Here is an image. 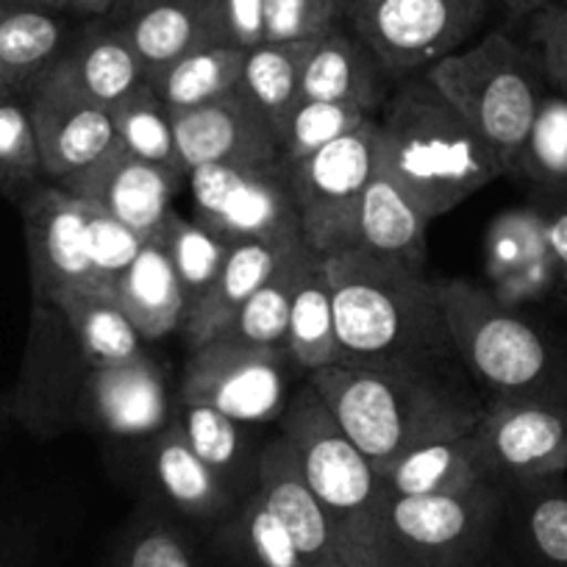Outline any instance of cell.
Here are the masks:
<instances>
[{"mask_svg": "<svg viewBox=\"0 0 567 567\" xmlns=\"http://www.w3.org/2000/svg\"><path fill=\"white\" fill-rule=\"evenodd\" d=\"M526 45L537 56L550 92L567 95V7L548 0L526 18Z\"/></svg>", "mask_w": 567, "mask_h": 567, "instance_id": "cell-46", "label": "cell"}, {"mask_svg": "<svg viewBox=\"0 0 567 567\" xmlns=\"http://www.w3.org/2000/svg\"><path fill=\"white\" fill-rule=\"evenodd\" d=\"M0 567H53L48 526L25 512H0Z\"/></svg>", "mask_w": 567, "mask_h": 567, "instance_id": "cell-47", "label": "cell"}, {"mask_svg": "<svg viewBox=\"0 0 567 567\" xmlns=\"http://www.w3.org/2000/svg\"><path fill=\"white\" fill-rule=\"evenodd\" d=\"M12 420V409H9V398H0V434H3V425Z\"/></svg>", "mask_w": 567, "mask_h": 567, "instance_id": "cell-55", "label": "cell"}, {"mask_svg": "<svg viewBox=\"0 0 567 567\" xmlns=\"http://www.w3.org/2000/svg\"><path fill=\"white\" fill-rule=\"evenodd\" d=\"M281 437L290 443L309 493L334 526L348 565L386 567V504L392 493L309 381L284 409Z\"/></svg>", "mask_w": 567, "mask_h": 567, "instance_id": "cell-5", "label": "cell"}, {"mask_svg": "<svg viewBox=\"0 0 567 567\" xmlns=\"http://www.w3.org/2000/svg\"><path fill=\"white\" fill-rule=\"evenodd\" d=\"M86 206H90V256L95 284L101 292H112L114 296V287H117L120 276L128 270V265L140 254L145 239L134 228L120 223L117 217L106 215V212H101L92 204Z\"/></svg>", "mask_w": 567, "mask_h": 567, "instance_id": "cell-45", "label": "cell"}, {"mask_svg": "<svg viewBox=\"0 0 567 567\" xmlns=\"http://www.w3.org/2000/svg\"><path fill=\"white\" fill-rule=\"evenodd\" d=\"M443 309L460 364L487 401L567 406V340L467 278L443 281Z\"/></svg>", "mask_w": 567, "mask_h": 567, "instance_id": "cell-4", "label": "cell"}, {"mask_svg": "<svg viewBox=\"0 0 567 567\" xmlns=\"http://www.w3.org/2000/svg\"><path fill=\"white\" fill-rule=\"evenodd\" d=\"M92 370L64 315L51 303L34 301L23 373L7 395L12 420L42 437L79 425Z\"/></svg>", "mask_w": 567, "mask_h": 567, "instance_id": "cell-12", "label": "cell"}, {"mask_svg": "<svg viewBox=\"0 0 567 567\" xmlns=\"http://www.w3.org/2000/svg\"><path fill=\"white\" fill-rule=\"evenodd\" d=\"M245 51L228 45H209L187 53L154 73L148 84L159 95L171 114L189 112L195 106L215 101L226 92L237 90L243 75Z\"/></svg>", "mask_w": 567, "mask_h": 567, "instance_id": "cell-35", "label": "cell"}, {"mask_svg": "<svg viewBox=\"0 0 567 567\" xmlns=\"http://www.w3.org/2000/svg\"><path fill=\"white\" fill-rule=\"evenodd\" d=\"M375 120L379 165L429 220L449 215L504 176L487 142L425 73L398 81Z\"/></svg>", "mask_w": 567, "mask_h": 567, "instance_id": "cell-3", "label": "cell"}, {"mask_svg": "<svg viewBox=\"0 0 567 567\" xmlns=\"http://www.w3.org/2000/svg\"><path fill=\"white\" fill-rule=\"evenodd\" d=\"M62 64L73 73L81 90L106 109L117 106L131 92L148 84V73L136 51L109 20H86L75 31Z\"/></svg>", "mask_w": 567, "mask_h": 567, "instance_id": "cell-29", "label": "cell"}, {"mask_svg": "<svg viewBox=\"0 0 567 567\" xmlns=\"http://www.w3.org/2000/svg\"><path fill=\"white\" fill-rule=\"evenodd\" d=\"M156 239L165 248L167 259L173 261V270H176L178 281H182V290L189 309L206 296V290H209L212 281L217 278V272H220L231 245L223 243L217 234L200 226L198 220H189V217L178 215V212L167 215L165 226L156 234Z\"/></svg>", "mask_w": 567, "mask_h": 567, "instance_id": "cell-42", "label": "cell"}, {"mask_svg": "<svg viewBox=\"0 0 567 567\" xmlns=\"http://www.w3.org/2000/svg\"><path fill=\"white\" fill-rule=\"evenodd\" d=\"M301 243L303 239H281V243L254 239V243L231 245L206 296L184 315L182 331L189 351L215 340L226 329L228 320L239 312V307L259 290Z\"/></svg>", "mask_w": 567, "mask_h": 567, "instance_id": "cell-23", "label": "cell"}, {"mask_svg": "<svg viewBox=\"0 0 567 567\" xmlns=\"http://www.w3.org/2000/svg\"><path fill=\"white\" fill-rule=\"evenodd\" d=\"M256 489L272 512L281 517L284 528L290 532L298 554L307 567H351L346 559L334 526L320 509L315 495L309 493L296 454L284 437L272 440L261 449L259 478Z\"/></svg>", "mask_w": 567, "mask_h": 567, "instance_id": "cell-20", "label": "cell"}, {"mask_svg": "<svg viewBox=\"0 0 567 567\" xmlns=\"http://www.w3.org/2000/svg\"><path fill=\"white\" fill-rule=\"evenodd\" d=\"M112 117L114 136H117L114 142L120 148H125L136 159L184 173L182 159H178L176 131H173V114L159 101L154 86L145 84L131 92L125 101L112 106Z\"/></svg>", "mask_w": 567, "mask_h": 567, "instance_id": "cell-39", "label": "cell"}, {"mask_svg": "<svg viewBox=\"0 0 567 567\" xmlns=\"http://www.w3.org/2000/svg\"><path fill=\"white\" fill-rule=\"evenodd\" d=\"M487 261L489 276L498 284L493 292L501 301L517 307V301L556 298V272L537 206L501 215L489 231Z\"/></svg>", "mask_w": 567, "mask_h": 567, "instance_id": "cell-25", "label": "cell"}, {"mask_svg": "<svg viewBox=\"0 0 567 567\" xmlns=\"http://www.w3.org/2000/svg\"><path fill=\"white\" fill-rule=\"evenodd\" d=\"M473 443L495 484L565 476L567 406L537 401H487Z\"/></svg>", "mask_w": 567, "mask_h": 567, "instance_id": "cell-15", "label": "cell"}, {"mask_svg": "<svg viewBox=\"0 0 567 567\" xmlns=\"http://www.w3.org/2000/svg\"><path fill=\"white\" fill-rule=\"evenodd\" d=\"M37 134L45 178L68 184L114 145L112 109L81 90L59 59L23 95Z\"/></svg>", "mask_w": 567, "mask_h": 567, "instance_id": "cell-14", "label": "cell"}, {"mask_svg": "<svg viewBox=\"0 0 567 567\" xmlns=\"http://www.w3.org/2000/svg\"><path fill=\"white\" fill-rule=\"evenodd\" d=\"M379 159V120L290 165L301 237L315 254L334 256L357 248L359 209Z\"/></svg>", "mask_w": 567, "mask_h": 567, "instance_id": "cell-9", "label": "cell"}, {"mask_svg": "<svg viewBox=\"0 0 567 567\" xmlns=\"http://www.w3.org/2000/svg\"><path fill=\"white\" fill-rule=\"evenodd\" d=\"M292 368L284 348L215 337L189 351L178 403H204L243 425L272 423L292 398Z\"/></svg>", "mask_w": 567, "mask_h": 567, "instance_id": "cell-10", "label": "cell"}, {"mask_svg": "<svg viewBox=\"0 0 567 567\" xmlns=\"http://www.w3.org/2000/svg\"><path fill=\"white\" fill-rule=\"evenodd\" d=\"M0 3H12V0H0Z\"/></svg>", "mask_w": 567, "mask_h": 567, "instance_id": "cell-56", "label": "cell"}, {"mask_svg": "<svg viewBox=\"0 0 567 567\" xmlns=\"http://www.w3.org/2000/svg\"><path fill=\"white\" fill-rule=\"evenodd\" d=\"M342 23L392 81L425 73L471 45L493 0H340Z\"/></svg>", "mask_w": 567, "mask_h": 567, "instance_id": "cell-8", "label": "cell"}, {"mask_svg": "<svg viewBox=\"0 0 567 567\" xmlns=\"http://www.w3.org/2000/svg\"><path fill=\"white\" fill-rule=\"evenodd\" d=\"M498 7H504V12L509 14L512 20H526L528 14L537 12L539 7H545L548 0H495Z\"/></svg>", "mask_w": 567, "mask_h": 567, "instance_id": "cell-52", "label": "cell"}, {"mask_svg": "<svg viewBox=\"0 0 567 567\" xmlns=\"http://www.w3.org/2000/svg\"><path fill=\"white\" fill-rule=\"evenodd\" d=\"M173 131L184 173L206 165L265 167L284 162L276 123L239 86L204 106L173 114Z\"/></svg>", "mask_w": 567, "mask_h": 567, "instance_id": "cell-16", "label": "cell"}, {"mask_svg": "<svg viewBox=\"0 0 567 567\" xmlns=\"http://www.w3.org/2000/svg\"><path fill=\"white\" fill-rule=\"evenodd\" d=\"M206 539L231 561V567H307L290 532L259 489L243 498L234 515Z\"/></svg>", "mask_w": 567, "mask_h": 567, "instance_id": "cell-33", "label": "cell"}, {"mask_svg": "<svg viewBox=\"0 0 567 567\" xmlns=\"http://www.w3.org/2000/svg\"><path fill=\"white\" fill-rule=\"evenodd\" d=\"M375 471L392 495H451L493 482L473 443V429L417 445Z\"/></svg>", "mask_w": 567, "mask_h": 567, "instance_id": "cell-30", "label": "cell"}, {"mask_svg": "<svg viewBox=\"0 0 567 567\" xmlns=\"http://www.w3.org/2000/svg\"><path fill=\"white\" fill-rule=\"evenodd\" d=\"M559 3H565V7H567V0H559Z\"/></svg>", "mask_w": 567, "mask_h": 567, "instance_id": "cell-57", "label": "cell"}, {"mask_svg": "<svg viewBox=\"0 0 567 567\" xmlns=\"http://www.w3.org/2000/svg\"><path fill=\"white\" fill-rule=\"evenodd\" d=\"M307 381L375 467L432 440L467 434L487 406L460 362L334 364Z\"/></svg>", "mask_w": 567, "mask_h": 567, "instance_id": "cell-1", "label": "cell"}, {"mask_svg": "<svg viewBox=\"0 0 567 567\" xmlns=\"http://www.w3.org/2000/svg\"><path fill=\"white\" fill-rule=\"evenodd\" d=\"M346 362H460L443 309V281L362 250L323 256Z\"/></svg>", "mask_w": 567, "mask_h": 567, "instance_id": "cell-2", "label": "cell"}, {"mask_svg": "<svg viewBox=\"0 0 567 567\" xmlns=\"http://www.w3.org/2000/svg\"><path fill=\"white\" fill-rule=\"evenodd\" d=\"M429 223L432 220L375 159V171L364 189L362 209H359L357 250L386 265L425 270Z\"/></svg>", "mask_w": 567, "mask_h": 567, "instance_id": "cell-24", "label": "cell"}, {"mask_svg": "<svg viewBox=\"0 0 567 567\" xmlns=\"http://www.w3.org/2000/svg\"><path fill=\"white\" fill-rule=\"evenodd\" d=\"M312 42H261L245 51L239 90L276 123L301 97Z\"/></svg>", "mask_w": 567, "mask_h": 567, "instance_id": "cell-38", "label": "cell"}, {"mask_svg": "<svg viewBox=\"0 0 567 567\" xmlns=\"http://www.w3.org/2000/svg\"><path fill=\"white\" fill-rule=\"evenodd\" d=\"M395 81L386 75L379 59L362 40L346 29L329 31L312 42L301 79V95L315 101L353 103L370 114H379Z\"/></svg>", "mask_w": 567, "mask_h": 567, "instance_id": "cell-22", "label": "cell"}, {"mask_svg": "<svg viewBox=\"0 0 567 567\" xmlns=\"http://www.w3.org/2000/svg\"><path fill=\"white\" fill-rule=\"evenodd\" d=\"M312 256L315 250L309 248L307 243L298 245V248L278 265V270L261 284L259 290L239 307V312L228 320V326L217 337H231V340L254 342V346L284 348L298 278L307 270Z\"/></svg>", "mask_w": 567, "mask_h": 567, "instance_id": "cell-37", "label": "cell"}, {"mask_svg": "<svg viewBox=\"0 0 567 567\" xmlns=\"http://www.w3.org/2000/svg\"><path fill=\"white\" fill-rule=\"evenodd\" d=\"M370 117H375V114L364 112L353 103L315 101V97L301 95L276 120L284 162L307 159L315 151L353 134Z\"/></svg>", "mask_w": 567, "mask_h": 567, "instance_id": "cell-40", "label": "cell"}, {"mask_svg": "<svg viewBox=\"0 0 567 567\" xmlns=\"http://www.w3.org/2000/svg\"><path fill=\"white\" fill-rule=\"evenodd\" d=\"M142 482L148 487L151 504L162 506L204 537L243 504L189 449L178 420L165 432L142 440Z\"/></svg>", "mask_w": 567, "mask_h": 567, "instance_id": "cell-17", "label": "cell"}, {"mask_svg": "<svg viewBox=\"0 0 567 567\" xmlns=\"http://www.w3.org/2000/svg\"><path fill=\"white\" fill-rule=\"evenodd\" d=\"M284 351L307 375L346 362L340 337H337L334 296H331V284L320 254L309 259L307 270L298 278Z\"/></svg>", "mask_w": 567, "mask_h": 567, "instance_id": "cell-32", "label": "cell"}, {"mask_svg": "<svg viewBox=\"0 0 567 567\" xmlns=\"http://www.w3.org/2000/svg\"><path fill=\"white\" fill-rule=\"evenodd\" d=\"M223 45L250 51L265 42V0H215Z\"/></svg>", "mask_w": 567, "mask_h": 567, "instance_id": "cell-49", "label": "cell"}, {"mask_svg": "<svg viewBox=\"0 0 567 567\" xmlns=\"http://www.w3.org/2000/svg\"><path fill=\"white\" fill-rule=\"evenodd\" d=\"M498 545L512 567H567L565 476L506 487Z\"/></svg>", "mask_w": 567, "mask_h": 567, "instance_id": "cell-21", "label": "cell"}, {"mask_svg": "<svg viewBox=\"0 0 567 567\" xmlns=\"http://www.w3.org/2000/svg\"><path fill=\"white\" fill-rule=\"evenodd\" d=\"M504 484L451 495H390L386 567H465L487 554L504 520Z\"/></svg>", "mask_w": 567, "mask_h": 567, "instance_id": "cell-7", "label": "cell"}, {"mask_svg": "<svg viewBox=\"0 0 567 567\" xmlns=\"http://www.w3.org/2000/svg\"><path fill=\"white\" fill-rule=\"evenodd\" d=\"M45 182L29 106L23 97L0 95V195L20 204Z\"/></svg>", "mask_w": 567, "mask_h": 567, "instance_id": "cell-43", "label": "cell"}, {"mask_svg": "<svg viewBox=\"0 0 567 567\" xmlns=\"http://www.w3.org/2000/svg\"><path fill=\"white\" fill-rule=\"evenodd\" d=\"M195 220L228 245L303 239L290 187V165H206L187 173Z\"/></svg>", "mask_w": 567, "mask_h": 567, "instance_id": "cell-11", "label": "cell"}, {"mask_svg": "<svg viewBox=\"0 0 567 567\" xmlns=\"http://www.w3.org/2000/svg\"><path fill=\"white\" fill-rule=\"evenodd\" d=\"M114 25L136 51L148 79L198 48L223 45L215 0H162Z\"/></svg>", "mask_w": 567, "mask_h": 567, "instance_id": "cell-27", "label": "cell"}, {"mask_svg": "<svg viewBox=\"0 0 567 567\" xmlns=\"http://www.w3.org/2000/svg\"><path fill=\"white\" fill-rule=\"evenodd\" d=\"M114 0H70L68 14L79 20H109L112 18Z\"/></svg>", "mask_w": 567, "mask_h": 567, "instance_id": "cell-50", "label": "cell"}, {"mask_svg": "<svg viewBox=\"0 0 567 567\" xmlns=\"http://www.w3.org/2000/svg\"><path fill=\"white\" fill-rule=\"evenodd\" d=\"M114 298L145 342L182 331L187 298H184L182 281L173 270V261L167 259L165 248L156 237L142 243L140 254L120 276Z\"/></svg>", "mask_w": 567, "mask_h": 567, "instance_id": "cell-28", "label": "cell"}, {"mask_svg": "<svg viewBox=\"0 0 567 567\" xmlns=\"http://www.w3.org/2000/svg\"><path fill=\"white\" fill-rule=\"evenodd\" d=\"M23 215L34 301L59 307L81 292H101L90 256V206L45 182L18 204Z\"/></svg>", "mask_w": 567, "mask_h": 567, "instance_id": "cell-13", "label": "cell"}, {"mask_svg": "<svg viewBox=\"0 0 567 567\" xmlns=\"http://www.w3.org/2000/svg\"><path fill=\"white\" fill-rule=\"evenodd\" d=\"M12 3H25V7L48 9V12H62V14H68L70 9V0H12Z\"/></svg>", "mask_w": 567, "mask_h": 567, "instance_id": "cell-54", "label": "cell"}, {"mask_svg": "<svg viewBox=\"0 0 567 567\" xmlns=\"http://www.w3.org/2000/svg\"><path fill=\"white\" fill-rule=\"evenodd\" d=\"M162 0H114V9H112V18L109 23H123V20L134 18V14L145 12V9L156 7Z\"/></svg>", "mask_w": 567, "mask_h": 567, "instance_id": "cell-51", "label": "cell"}, {"mask_svg": "<svg viewBox=\"0 0 567 567\" xmlns=\"http://www.w3.org/2000/svg\"><path fill=\"white\" fill-rule=\"evenodd\" d=\"M178 406L182 412L176 414V420L189 449L239 501L248 498L256 489L261 456V449L256 451L250 443L248 429L204 403H178Z\"/></svg>", "mask_w": 567, "mask_h": 567, "instance_id": "cell-31", "label": "cell"}, {"mask_svg": "<svg viewBox=\"0 0 567 567\" xmlns=\"http://www.w3.org/2000/svg\"><path fill=\"white\" fill-rule=\"evenodd\" d=\"M184 178L187 173L136 159L114 142L95 165L59 187L117 217L142 239H154L173 212V195L178 193Z\"/></svg>", "mask_w": 567, "mask_h": 567, "instance_id": "cell-18", "label": "cell"}, {"mask_svg": "<svg viewBox=\"0 0 567 567\" xmlns=\"http://www.w3.org/2000/svg\"><path fill=\"white\" fill-rule=\"evenodd\" d=\"M512 176L528 182L537 193L567 189V95L548 92L543 97Z\"/></svg>", "mask_w": 567, "mask_h": 567, "instance_id": "cell-41", "label": "cell"}, {"mask_svg": "<svg viewBox=\"0 0 567 567\" xmlns=\"http://www.w3.org/2000/svg\"><path fill=\"white\" fill-rule=\"evenodd\" d=\"M173 420L176 414L165 373L148 353L92 370L81 425H90L106 437L142 443L165 432Z\"/></svg>", "mask_w": 567, "mask_h": 567, "instance_id": "cell-19", "label": "cell"}, {"mask_svg": "<svg viewBox=\"0 0 567 567\" xmlns=\"http://www.w3.org/2000/svg\"><path fill=\"white\" fill-rule=\"evenodd\" d=\"M70 14L0 3V95L23 97L68 53Z\"/></svg>", "mask_w": 567, "mask_h": 567, "instance_id": "cell-26", "label": "cell"}, {"mask_svg": "<svg viewBox=\"0 0 567 567\" xmlns=\"http://www.w3.org/2000/svg\"><path fill=\"white\" fill-rule=\"evenodd\" d=\"M106 567H209L198 545V534L165 512L145 504L114 543Z\"/></svg>", "mask_w": 567, "mask_h": 567, "instance_id": "cell-34", "label": "cell"}, {"mask_svg": "<svg viewBox=\"0 0 567 567\" xmlns=\"http://www.w3.org/2000/svg\"><path fill=\"white\" fill-rule=\"evenodd\" d=\"M537 212L543 217L545 245L556 272V301L567 307V189L537 193Z\"/></svg>", "mask_w": 567, "mask_h": 567, "instance_id": "cell-48", "label": "cell"}, {"mask_svg": "<svg viewBox=\"0 0 567 567\" xmlns=\"http://www.w3.org/2000/svg\"><path fill=\"white\" fill-rule=\"evenodd\" d=\"M465 567H512V565H509V559H506L504 548H501V545L495 543L493 548L487 550V554H482V556H478V559L467 561Z\"/></svg>", "mask_w": 567, "mask_h": 567, "instance_id": "cell-53", "label": "cell"}, {"mask_svg": "<svg viewBox=\"0 0 567 567\" xmlns=\"http://www.w3.org/2000/svg\"><path fill=\"white\" fill-rule=\"evenodd\" d=\"M340 25V0H265V42H315Z\"/></svg>", "mask_w": 567, "mask_h": 567, "instance_id": "cell-44", "label": "cell"}, {"mask_svg": "<svg viewBox=\"0 0 567 567\" xmlns=\"http://www.w3.org/2000/svg\"><path fill=\"white\" fill-rule=\"evenodd\" d=\"M429 81L487 142L504 176H512L548 84L526 42L489 31L425 70Z\"/></svg>", "mask_w": 567, "mask_h": 567, "instance_id": "cell-6", "label": "cell"}, {"mask_svg": "<svg viewBox=\"0 0 567 567\" xmlns=\"http://www.w3.org/2000/svg\"><path fill=\"white\" fill-rule=\"evenodd\" d=\"M81 353L92 368H112L142 351V337L112 292H81L59 303Z\"/></svg>", "mask_w": 567, "mask_h": 567, "instance_id": "cell-36", "label": "cell"}]
</instances>
